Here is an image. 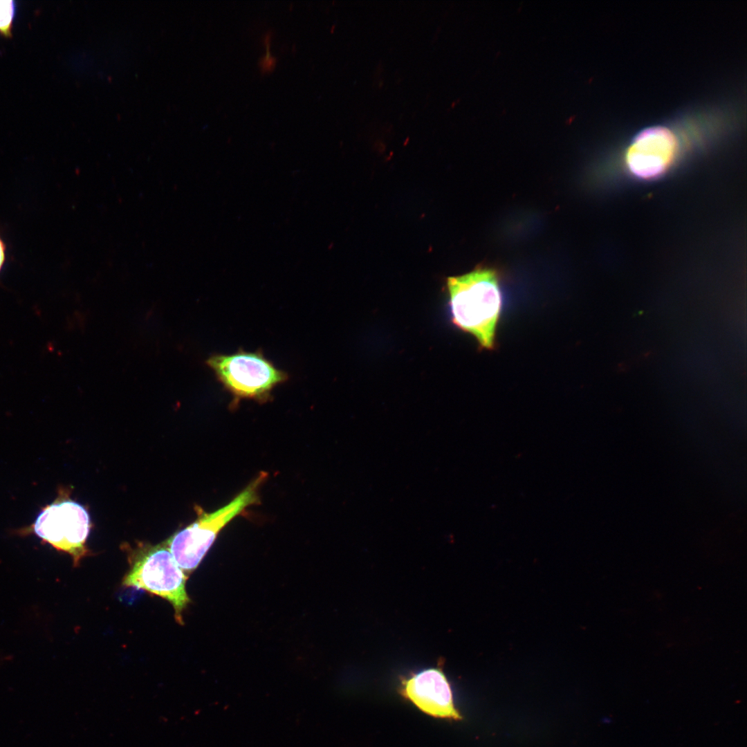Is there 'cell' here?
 I'll return each instance as SVG.
<instances>
[{
  "label": "cell",
  "mask_w": 747,
  "mask_h": 747,
  "mask_svg": "<svg viewBox=\"0 0 747 747\" xmlns=\"http://www.w3.org/2000/svg\"><path fill=\"white\" fill-rule=\"evenodd\" d=\"M6 244L0 234V273L6 261Z\"/></svg>",
  "instance_id": "10"
},
{
  "label": "cell",
  "mask_w": 747,
  "mask_h": 747,
  "mask_svg": "<svg viewBox=\"0 0 747 747\" xmlns=\"http://www.w3.org/2000/svg\"><path fill=\"white\" fill-rule=\"evenodd\" d=\"M404 695L424 712L436 717L460 720L450 685L441 670L430 668L416 674L404 682Z\"/></svg>",
  "instance_id": "7"
},
{
  "label": "cell",
  "mask_w": 747,
  "mask_h": 747,
  "mask_svg": "<svg viewBox=\"0 0 747 747\" xmlns=\"http://www.w3.org/2000/svg\"><path fill=\"white\" fill-rule=\"evenodd\" d=\"M270 33H268L264 38V44L266 47V53L263 56L259 62V66L262 73H270L274 68L277 63V59L275 57L272 56L269 51L270 42Z\"/></svg>",
  "instance_id": "9"
},
{
  "label": "cell",
  "mask_w": 747,
  "mask_h": 747,
  "mask_svg": "<svg viewBox=\"0 0 747 747\" xmlns=\"http://www.w3.org/2000/svg\"><path fill=\"white\" fill-rule=\"evenodd\" d=\"M128 549L130 569L122 584L167 600L174 609L176 620L183 625V613L190 602L185 589L188 577L178 565L166 542L156 545L139 543Z\"/></svg>",
  "instance_id": "2"
},
{
  "label": "cell",
  "mask_w": 747,
  "mask_h": 747,
  "mask_svg": "<svg viewBox=\"0 0 747 747\" xmlns=\"http://www.w3.org/2000/svg\"><path fill=\"white\" fill-rule=\"evenodd\" d=\"M447 288L453 324L475 338L481 349L493 350L503 307L497 272L483 268L450 277Z\"/></svg>",
  "instance_id": "1"
},
{
  "label": "cell",
  "mask_w": 747,
  "mask_h": 747,
  "mask_svg": "<svg viewBox=\"0 0 747 747\" xmlns=\"http://www.w3.org/2000/svg\"><path fill=\"white\" fill-rule=\"evenodd\" d=\"M217 380L233 398L232 405L241 400L266 403L273 389L286 382L288 374L277 368L260 351L239 349L232 354L216 353L206 361Z\"/></svg>",
  "instance_id": "4"
},
{
  "label": "cell",
  "mask_w": 747,
  "mask_h": 747,
  "mask_svg": "<svg viewBox=\"0 0 747 747\" xmlns=\"http://www.w3.org/2000/svg\"><path fill=\"white\" fill-rule=\"evenodd\" d=\"M69 492L66 488H60L57 498L42 508L25 532H32L43 542L69 554L73 566H77L89 553L86 542L91 522L87 510L72 500Z\"/></svg>",
  "instance_id": "5"
},
{
  "label": "cell",
  "mask_w": 747,
  "mask_h": 747,
  "mask_svg": "<svg viewBox=\"0 0 747 747\" xmlns=\"http://www.w3.org/2000/svg\"><path fill=\"white\" fill-rule=\"evenodd\" d=\"M15 13V3L13 1L0 0V33L4 37L11 36Z\"/></svg>",
  "instance_id": "8"
},
{
  "label": "cell",
  "mask_w": 747,
  "mask_h": 747,
  "mask_svg": "<svg viewBox=\"0 0 747 747\" xmlns=\"http://www.w3.org/2000/svg\"><path fill=\"white\" fill-rule=\"evenodd\" d=\"M266 477V472H261L233 500L214 512L197 509V519L165 541L174 560L187 577L197 568L225 526L247 507L259 501V487Z\"/></svg>",
  "instance_id": "3"
},
{
  "label": "cell",
  "mask_w": 747,
  "mask_h": 747,
  "mask_svg": "<svg viewBox=\"0 0 747 747\" xmlns=\"http://www.w3.org/2000/svg\"><path fill=\"white\" fill-rule=\"evenodd\" d=\"M674 133L662 126L645 128L631 140L625 154L628 171L637 178L651 180L664 174L677 152Z\"/></svg>",
  "instance_id": "6"
}]
</instances>
